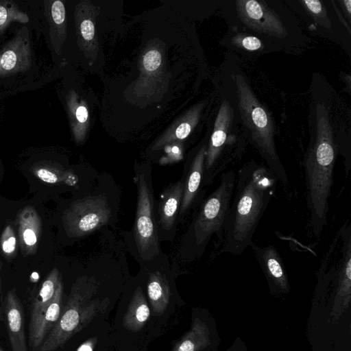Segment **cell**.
<instances>
[{"label": "cell", "mask_w": 351, "mask_h": 351, "mask_svg": "<svg viewBox=\"0 0 351 351\" xmlns=\"http://www.w3.org/2000/svg\"><path fill=\"white\" fill-rule=\"evenodd\" d=\"M96 342L95 338L90 339L81 344L76 351H93Z\"/></svg>", "instance_id": "28"}, {"label": "cell", "mask_w": 351, "mask_h": 351, "mask_svg": "<svg viewBox=\"0 0 351 351\" xmlns=\"http://www.w3.org/2000/svg\"><path fill=\"white\" fill-rule=\"evenodd\" d=\"M312 85L310 141L303 165L311 231L319 237L327 225L337 156L343 157L348 175L351 169V149L350 131H346L345 121L337 116L335 93L324 82H314Z\"/></svg>", "instance_id": "1"}, {"label": "cell", "mask_w": 351, "mask_h": 351, "mask_svg": "<svg viewBox=\"0 0 351 351\" xmlns=\"http://www.w3.org/2000/svg\"><path fill=\"white\" fill-rule=\"evenodd\" d=\"M161 63V55L155 49L147 51L143 58V66L148 71L156 70Z\"/></svg>", "instance_id": "23"}, {"label": "cell", "mask_w": 351, "mask_h": 351, "mask_svg": "<svg viewBox=\"0 0 351 351\" xmlns=\"http://www.w3.org/2000/svg\"><path fill=\"white\" fill-rule=\"evenodd\" d=\"M184 184L181 181L171 184L161 194L158 213L162 228L170 230L173 225L182 201Z\"/></svg>", "instance_id": "16"}, {"label": "cell", "mask_w": 351, "mask_h": 351, "mask_svg": "<svg viewBox=\"0 0 351 351\" xmlns=\"http://www.w3.org/2000/svg\"><path fill=\"white\" fill-rule=\"evenodd\" d=\"M206 145H203L193 159L185 182L180 205V213H184L192 204L203 182Z\"/></svg>", "instance_id": "14"}, {"label": "cell", "mask_w": 351, "mask_h": 351, "mask_svg": "<svg viewBox=\"0 0 351 351\" xmlns=\"http://www.w3.org/2000/svg\"><path fill=\"white\" fill-rule=\"evenodd\" d=\"M18 240L11 224H8L3 230L0 239V252L8 261L12 260L17 254Z\"/></svg>", "instance_id": "22"}, {"label": "cell", "mask_w": 351, "mask_h": 351, "mask_svg": "<svg viewBox=\"0 0 351 351\" xmlns=\"http://www.w3.org/2000/svg\"><path fill=\"white\" fill-rule=\"evenodd\" d=\"M51 15L53 21L56 24H61L65 18V9L64 4L60 1L53 2L51 7Z\"/></svg>", "instance_id": "24"}, {"label": "cell", "mask_w": 351, "mask_h": 351, "mask_svg": "<svg viewBox=\"0 0 351 351\" xmlns=\"http://www.w3.org/2000/svg\"><path fill=\"white\" fill-rule=\"evenodd\" d=\"M34 173L42 181L49 184L64 182L74 185L77 182V178L75 174L62 170L42 167L34 170Z\"/></svg>", "instance_id": "19"}, {"label": "cell", "mask_w": 351, "mask_h": 351, "mask_svg": "<svg viewBox=\"0 0 351 351\" xmlns=\"http://www.w3.org/2000/svg\"><path fill=\"white\" fill-rule=\"evenodd\" d=\"M1 312L12 351H27L23 307L15 289L8 292Z\"/></svg>", "instance_id": "10"}, {"label": "cell", "mask_w": 351, "mask_h": 351, "mask_svg": "<svg viewBox=\"0 0 351 351\" xmlns=\"http://www.w3.org/2000/svg\"><path fill=\"white\" fill-rule=\"evenodd\" d=\"M16 62V53L12 50L5 51L2 56L1 61L3 68L5 70H10L14 68Z\"/></svg>", "instance_id": "26"}, {"label": "cell", "mask_w": 351, "mask_h": 351, "mask_svg": "<svg viewBox=\"0 0 351 351\" xmlns=\"http://www.w3.org/2000/svg\"><path fill=\"white\" fill-rule=\"evenodd\" d=\"M150 310L141 287L134 293L123 317V326L129 330L138 331L148 319Z\"/></svg>", "instance_id": "18"}, {"label": "cell", "mask_w": 351, "mask_h": 351, "mask_svg": "<svg viewBox=\"0 0 351 351\" xmlns=\"http://www.w3.org/2000/svg\"><path fill=\"white\" fill-rule=\"evenodd\" d=\"M63 285L60 278L54 296L35 326L29 330L28 343L32 351H36L57 323L62 311Z\"/></svg>", "instance_id": "12"}, {"label": "cell", "mask_w": 351, "mask_h": 351, "mask_svg": "<svg viewBox=\"0 0 351 351\" xmlns=\"http://www.w3.org/2000/svg\"><path fill=\"white\" fill-rule=\"evenodd\" d=\"M203 330L199 323H194L191 331L178 342L171 351H196L203 344Z\"/></svg>", "instance_id": "21"}, {"label": "cell", "mask_w": 351, "mask_h": 351, "mask_svg": "<svg viewBox=\"0 0 351 351\" xmlns=\"http://www.w3.org/2000/svg\"><path fill=\"white\" fill-rule=\"evenodd\" d=\"M222 95L233 108L243 137L256 150L277 180L287 184V175L275 145L271 117L253 92L243 72L234 65L222 70Z\"/></svg>", "instance_id": "3"}, {"label": "cell", "mask_w": 351, "mask_h": 351, "mask_svg": "<svg viewBox=\"0 0 351 351\" xmlns=\"http://www.w3.org/2000/svg\"><path fill=\"white\" fill-rule=\"evenodd\" d=\"M60 278L59 270L53 268L42 282L30 308L29 330L35 326L49 305Z\"/></svg>", "instance_id": "15"}, {"label": "cell", "mask_w": 351, "mask_h": 351, "mask_svg": "<svg viewBox=\"0 0 351 351\" xmlns=\"http://www.w3.org/2000/svg\"><path fill=\"white\" fill-rule=\"evenodd\" d=\"M16 225L19 244L24 256L34 255L38 248L41 233V220L32 206L24 207L18 214Z\"/></svg>", "instance_id": "11"}, {"label": "cell", "mask_w": 351, "mask_h": 351, "mask_svg": "<svg viewBox=\"0 0 351 351\" xmlns=\"http://www.w3.org/2000/svg\"><path fill=\"white\" fill-rule=\"evenodd\" d=\"M111 210L104 195L84 197L65 210L62 221L66 233L81 237L100 228L110 219Z\"/></svg>", "instance_id": "7"}, {"label": "cell", "mask_w": 351, "mask_h": 351, "mask_svg": "<svg viewBox=\"0 0 351 351\" xmlns=\"http://www.w3.org/2000/svg\"><path fill=\"white\" fill-rule=\"evenodd\" d=\"M236 180V172L228 170L222 173L217 188L203 203L193 225L194 245L199 251L215 234L220 244L228 216Z\"/></svg>", "instance_id": "6"}, {"label": "cell", "mask_w": 351, "mask_h": 351, "mask_svg": "<svg viewBox=\"0 0 351 351\" xmlns=\"http://www.w3.org/2000/svg\"><path fill=\"white\" fill-rule=\"evenodd\" d=\"M230 44L247 52H263L266 49L263 39L250 33H237L231 37Z\"/></svg>", "instance_id": "20"}, {"label": "cell", "mask_w": 351, "mask_h": 351, "mask_svg": "<svg viewBox=\"0 0 351 351\" xmlns=\"http://www.w3.org/2000/svg\"><path fill=\"white\" fill-rule=\"evenodd\" d=\"M88 110L85 106L81 105L76 109L75 117L80 123H84L88 119Z\"/></svg>", "instance_id": "27"}, {"label": "cell", "mask_w": 351, "mask_h": 351, "mask_svg": "<svg viewBox=\"0 0 351 351\" xmlns=\"http://www.w3.org/2000/svg\"><path fill=\"white\" fill-rule=\"evenodd\" d=\"M138 198L134 226V240L144 260L154 258L159 252L157 228L153 219V205L150 190L143 174L135 178Z\"/></svg>", "instance_id": "8"}, {"label": "cell", "mask_w": 351, "mask_h": 351, "mask_svg": "<svg viewBox=\"0 0 351 351\" xmlns=\"http://www.w3.org/2000/svg\"><path fill=\"white\" fill-rule=\"evenodd\" d=\"M7 19V11L5 8L0 5V25L3 24Z\"/></svg>", "instance_id": "29"}, {"label": "cell", "mask_w": 351, "mask_h": 351, "mask_svg": "<svg viewBox=\"0 0 351 351\" xmlns=\"http://www.w3.org/2000/svg\"><path fill=\"white\" fill-rule=\"evenodd\" d=\"M147 295L154 314H162L169 304L170 289L165 276L159 271L149 274Z\"/></svg>", "instance_id": "17"}, {"label": "cell", "mask_w": 351, "mask_h": 351, "mask_svg": "<svg viewBox=\"0 0 351 351\" xmlns=\"http://www.w3.org/2000/svg\"><path fill=\"white\" fill-rule=\"evenodd\" d=\"M233 108L222 95L214 129L206 149L203 183L210 184L215 177L224 170L234 159L240 157L245 139L239 136Z\"/></svg>", "instance_id": "4"}, {"label": "cell", "mask_w": 351, "mask_h": 351, "mask_svg": "<svg viewBox=\"0 0 351 351\" xmlns=\"http://www.w3.org/2000/svg\"><path fill=\"white\" fill-rule=\"evenodd\" d=\"M276 182L268 167L254 160L239 169L219 254L240 255L250 246L259 221L275 194Z\"/></svg>", "instance_id": "2"}, {"label": "cell", "mask_w": 351, "mask_h": 351, "mask_svg": "<svg viewBox=\"0 0 351 351\" xmlns=\"http://www.w3.org/2000/svg\"><path fill=\"white\" fill-rule=\"evenodd\" d=\"M106 299L89 300L88 291L77 282L53 328L36 351H54L83 329L108 306Z\"/></svg>", "instance_id": "5"}, {"label": "cell", "mask_w": 351, "mask_h": 351, "mask_svg": "<svg viewBox=\"0 0 351 351\" xmlns=\"http://www.w3.org/2000/svg\"><path fill=\"white\" fill-rule=\"evenodd\" d=\"M81 34L86 40H90L95 35V27L93 22L89 19L82 21L80 26Z\"/></svg>", "instance_id": "25"}, {"label": "cell", "mask_w": 351, "mask_h": 351, "mask_svg": "<svg viewBox=\"0 0 351 351\" xmlns=\"http://www.w3.org/2000/svg\"><path fill=\"white\" fill-rule=\"evenodd\" d=\"M235 5L237 18L246 28L279 39L288 35L285 23L267 2L238 0Z\"/></svg>", "instance_id": "9"}, {"label": "cell", "mask_w": 351, "mask_h": 351, "mask_svg": "<svg viewBox=\"0 0 351 351\" xmlns=\"http://www.w3.org/2000/svg\"><path fill=\"white\" fill-rule=\"evenodd\" d=\"M250 246L258 263L269 280L278 287L287 289L286 270L276 248L272 245L261 247L253 242Z\"/></svg>", "instance_id": "13"}, {"label": "cell", "mask_w": 351, "mask_h": 351, "mask_svg": "<svg viewBox=\"0 0 351 351\" xmlns=\"http://www.w3.org/2000/svg\"><path fill=\"white\" fill-rule=\"evenodd\" d=\"M1 268V266H0ZM0 291H1V279H0Z\"/></svg>", "instance_id": "30"}, {"label": "cell", "mask_w": 351, "mask_h": 351, "mask_svg": "<svg viewBox=\"0 0 351 351\" xmlns=\"http://www.w3.org/2000/svg\"><path fill=\"white\" fill-rule=\"evenodd\" d=\"M0 351H3V350H1V347H0Z\"/></svg>", "instance_id": "31"}]
</instances>
